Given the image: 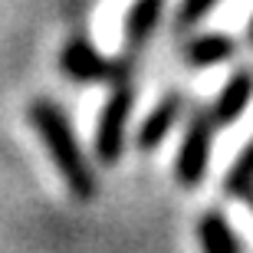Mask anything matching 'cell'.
I'll return each instance as SVG.
<instances>
[{
    "label": "cell",
    "instance_id": "1",
    "mask_svg": "<svg viewBox=\"0 0 253 253\" xmlns=\"http://www.w3.org/2000/svg\"><path fill=\"white\" fill-rule=\"evenodd\" d=\"M27 119L37 128V135L43 138V145H46L56 171L63 174L69 194L76 201H92L95 197V174H92V168H89V161H85L83 148H79V141L73 135V125L66 122L63 109L53 105L49 99H37V102H30Z\"/></svg>",
    "mask_w": 253,
    "mask_h": 253
},
{
    "label": "cell",
    "instance_id": "2",
    "mask_svg": "<svg viewBox=\"0 0 253 253\" xmlns=\"http://www.w3.org/2000/svg\"><path fill=\"white\" fill-rule=\"evenodd\" d=\"M59 66L73 83H131L135 73V56L122 53V56L105 59L99 49L89 43L85 37H73L59 53Z\"/></svg>",
    "mask_w": 253,
    "mask_h": 253
},
{
    "label": "cell",
    "instance_id": "3",
    "mask_svg": "<svg viewBox=\"0 0 253 253\" xmlns=\"http://www.w3.org/2000/svg\"><path fill=\"white\" fill-rule=\"evenodd\" d=\"M214 112L211 105H197L188 119V131L174 158V181L181 188H197L207 174V158H211V145H214Z\"/></svg>",
    "mask_w": 253,
    "mask_h": 253
},
{
    "label": "cell",
    "instance_id": "4",
    "mask_svg": "<svg viewBox=\"0 0 253 253\" xmlns=\"http://www.w3.org/2000/svg\"><path fill=\"white\" fill-rule=\"evenodd\" d=\"M135 105V85L119 83L112 85V95L105 99L102 112H99V125H95V158L102 165H115L125 151V122Z\"/></svg>",
    "mask_w": 253,
    "mask_h": 253
},
{
    "label": "cell",
    "instance_id": "5",
    "mask_svg": "<svg viewBox=\"0 0 253 253\" xmlns=\"http://www.w3.org/2000/svg\"><path fill=\"white\" fill-rule=\"evenodd\" d=\"M181 112H184V92H178V89H171L168 95H161V102L155 105L148 112V119L138 125V131H135V145H138V151H155L161 145V141L168 138V131L174 128V122L181 119Z\"/></svg>",
    "mask_w": 253,
    "mask_h": 253
},
{
    "label": "cell",
    "instance_id": "6",
    "mask_svg": "<svg viewBox=\"0 0 253 253\" xmlns=\"http://www.w3.org/2000/svg\"><path fill=\"white\" fill-rule=\"evenodd\" d=\"M250 99H253V69L250 66H240V69H234V76H230L227 85L220 89L217 102L211 105L214 122L217 125H234L237 119L247 112Z\"/></svg>",
    "mask_w": 253,
    "mask_h": 253
},
{
    "label": "cell",
    "instance_id": "7",
    "mask_svg": "<svg viewBox=\"0 0 253 253\" xmlns=\"http://www.w3.org/2000/svg\"><path fill=\"white\" fill-rule=\"evenodd\" d=\"M161 13H165V0H135L125 17V53L138 56V49L151 40V33L158 30Z\"/></svg>",
    "mask_w": 253,
    "mask_h": 253
},
{
    "label": "cell",
    "instance_id": "8",
    "mask_svg": "<svg viewBox=\"0 0 253 253\" xmlns=\"http://www.w3.org/2000/svg\"><path fill=\"white\" fill-rule=\"evenodd\" d=\"M197 240L204 253H244V244L237 240L230 220L220 211H207L197 220Z\"/></svg>",
    "mask_w": 253,
    "mask_h": 253
},
{
    "label": "cell",
    "instance_id": "9",
    "mask_svg": "<svg viewBox=\"0 0 253 253\" xmlns=\"http://www.w3.org/2000/svg\"><path fill=\"white\" fill-rule=\"evenodd\" d=\"M237 53V43L227 33H204V37H191L181 46V56L188 59V66H217Z\"/></svg>",
    "mask_w": 253,
    "mask_h": 253
},
{
    "label": "cell",
    "instance_id": "10",
    "mask_svg": "<svg viewBox=\"0 0 253 253\" xmlns=\"http://www.w3.org/2000/svg\"><path fill=\"white\" fill-rule=\"evenodd\" d=\"M250 191H253V141L240 151V158L230 165V171H227V178H224L227 197H240L244 201Z\"/></svg>",
    "mask_w": 253,
    "mask_h": 253
},
{
    "label": "cell",
    "instance_id": "11",
    "mask_svg": "<svg viewBox=\"0 0 253 253\" xmlns=\"http://www.w3.org/2000/svg\"><path fill=\"white\" fill-rule=\"evenodd\" d=\"M220 0H181L178 3V13H174V23H171V30L174 33H188V30H194L201 20L211 13V10L217 7Z\"/></svg>",
    "mask_w": 253,
    "mask_h": 253
},
{
    "label": "cell",
    "instance_id": "12",
    "mask_svg": "<svg viewBox=\"0 0 253 253\" xmlns=\"http://www.w3.org/2000/svg\"><path fill=\"white\" fill-rule=\"evenodd\" d=\"M244 204H247V207H250V211H253V191H250V194L244 197Z\"/></svg>",
    "mask_w": 253,
    "mask_h": 253
},
{
    "label": "cell",
    "instance_id": "13",
    "mask_svg": "<svg viewBox=\"0 0 253 253\" xmlns=\"http://www.w3.org/2000/svg\"><path fill=\"white\" fill-rule=\"evenodd\" d=\"M247 40H250V46H253V20H250V27H247Z\"/></svg>",
    "mask_w": 253,
    "mask_h": 253
}]
</instances>
